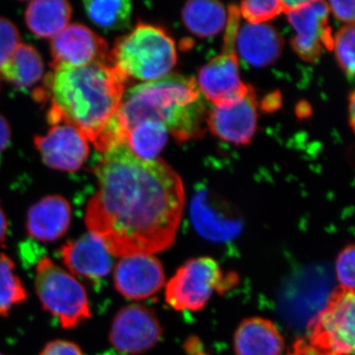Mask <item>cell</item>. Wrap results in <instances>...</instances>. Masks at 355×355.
Wrapping results in <instances>:
<instances>
[{
  "mask_svg": "<svg viewBox=\"0 0 355 355\" xmlns=\"http://www.w3.org/2000/svg\"><path fill=\"white\" fill-rule=\"evenodd\" d=\"M354 291L342 287L331 294L310 323L304 355H354Z\"/></svg>",
  "mask_w": 355,
  "mask_h": 355,
  "instance_id": "7",
  "label": "cell"
},
{
  "mask_svg": "<svg viewBox=\"0 0 355 355\" xmlns=\"http://www.w3.org/2000/svg\"><path fill=\"white\" fill-rule=\"evenodd\" d=\"M240 14L249 24H265L268 21L282 13V1L266 0V1H244L239 7Z\"/></svg>",
  "mask_w": 355,
  "mask_h": 355,
  "instance_id": "26",
  "label": "cell"
},
{
  "mask_svg": "<svg viewBox=\"0 0 355 355\" xmlns=\"http://www.w3.org/2000/svg\"><path fill=\"white\" fill-rule=\"evenodd\" d=\"M7 231H8V220L3 209L0 205V244L6 241Z\"/></svg>",
  "mask_w": 355,
  "mask_h": 355,
  "instance_id": "32",
  "label": "cell"
},
{
  "mask_svg": "<svg viewBox=\"0 0 355 355\" xmlns=\"http://www.w3.org/2000/svg\"><path fill=\"white\" fill-rule=\"evenodd\" d=\"M40 355H84L76 343L64 340H55L46 343Z\"/></svg>",
  "mask_w": 355,
  "mask_h": 355,
  "instance_id": "29",
  "label": "cell"
},
{
  "mask_svg": "<svg viewBox=\"0 0 355 355\" xmlns=\"http://www.w3.org/2000/svg\"><path fill=\"white\" fill-rule=\"evenodd\" d=\"M233 277H225L214 259H191L166 284V302L177 311L197 312L207 306L214 291L230 288Z\"/></svg>",
  "mask_w": 355,
  "mask_h": 355,
  "instance_id": "8",
  "label": "cell"
},
{
  "mask_svg": "<svg viewBox=\"0 0 355 355\" xmlns=\"http://www.w3.org/2000/svg\"><path fill=\"white\" fill-rule=\"evenodd\" d=\"M114 284L123 297L144 300L164 286V268L153 254L121 258L114 266Z\"/></svg>",
  "mask_w": 355,
  "mask_h": 355,
  "instance_id": "13",
  "label": "cell"
},
{
  "mask_svg": "<svg viewBox=\"0 0 355 355\" xmlns=\"http://www.w3.org/2000/svg\"><path fill=\"white\" fill-rule=\"evenodd\" d=\"M35 288L44 310L57 318L62 328L70 330L90 319L85 287L48 257L36 266Z\"/></svg>",
  "mask_w": 355,
  "mask_h": 355,
  "instance_id": "5",
  "label": "cell"
},
{
  "mask_svg": "<svg viewBox=\"0 0 355 355\" xmlns=\"http://www.w3.org/2000/svg\"><path fill=\"white\" fill-rule=\"evenodd\" d=\"M329 10L333 13L336 19L342 21L347 25L354 24L355 2L354 0L347 1L327 2Z\"/></svg>",
  "mask_w": 355,
  "mask_h": 355,
  "instance_id": "30",
  "label": "cell"
},
{
  "mask_svg": "<svg viewBox=\"0 0 355 355\" xmlns=\"http://www.w3.org/2000/svg\"><path fill=\"white\" fill-rule=\"evenodd\" d=\"M58 254L70 272L92 282L104 279L113 270L112 254L90 232L65 243Z\"/></svg>",
  "mask_w": 355,
  "mask_h": 355,
  "instance_id": "15",
  "label": "cell"
},
{
  "mask_svg": "<svg viewBox=\"0 0 355 355\" xmlns=\"http://www.w3.org/2000/svg\"><path fill=\"white\" fill-rule=\"evenodd\" d=\"M51 67H83L109 60L107 42L87 26L74 23L51 39Z\"/></svg>",
  "mask_w": 355,
  "mask_h": 355,
  "instance_id": "11",
  "label": "cell"
},
{
  "mask_svg": "<svg viewBox=\"0 0 355 355\" xmlns=\"http://www.w3.org/2000/svg\"><path fill=\"white\" fill-rule=\"evenodd\" d=\"M71 217V207L67 198L48 196L28 210L26 230L30 237L38 241H57L67 234Z\"/></svg>",
  "mask_w": 355,
  "mask_h": 355,
  "instance_id": "16",
  "label": "cell"
},
{
  "mask_svg": "<svg viewBox=\"0 0 355 355\" xmlns=\"http://www.w3.org/2000/svg\"><path fill=\"white\" fill-rule=\"evenodd\" d=\"M11 135L12 132H11L10 125L6 119L0 114V154L4 153L10 144Z\"/></svg>",
  "mask_w": 355,
  "mask_h": 355,
  "instance_id": "31",
  "label": "cell"
},
{
  "mask_svg": "<svg viewBox=\"0 0 355 355\" xmlns=\"http://www.w3.org/2000/svg\"><path fill=\"white\" fill-rule=\"evenodd\" d=\"M43 74V58L34 46L27 44L21 43L0 67L2 78L18 89L31 87L41 80Z\"/></svg>",
  "mask_w": 355,
  "mask_h": 355,
  "instance_id": "20",
  "label": "cell"
},
{
  "mask_svg": "<svg viewBox=\"0 0 355 355\" xmlns=\"http://www.w3.org/2000/svg\"><path fill=\"white\" fill-rule=\"evenodd\" d=\"M84 9L89 19L105 30H121L128 27L132 16V3L128 0L119 1H84Z\"/></svg>",
  "mask_w": 355,
  "mask_h": 355,
  "instance_id": "23",
  "label": "cell"
},
{
  "mask_svg": "<svg viewBox=\"0 0 355 355\" xmlns=\"http://www.w3.org/2000/svg\"><path fill=\"white\" fill-rule=\"evenodd\" d=\"M207 125L224 141L247 144L253 139L258 123L256 93L253 88L240 101L227 107H214L207 111Z\"/></svg>",
  "mask_w": 355,
  "mask_h": 355,
  "instance_id": "14",
  "label": "cell"
},
{
  "mask_svg": "<svg viewBox=\"0 0 355 355\" xmlns=\"http://www.w3.org/2000/svg\"><path fill=\"white\" fill-rule=\"evenodd\" d=\"M234 349L236 355H282L284 338L270 320L247 318L236 330Z\"/></svg>",
  "mask_w": 355,
  "mask_h": 355,
  "instance_id": "18",
  "label": "cell"
},
{
  "mask_svg": "<svg viewBox=\"0 0 355 355\" xmlns=\"http://www.w3.org/2000/svg\"><path fill=\"white\" fill-rule=\"evenodd\" d=\"M27 291L15 273V263L6 254H0V317H8L15 305L25 302Z\"/></svg>",
  "mask_w": 355,
  "mask_h": 355,
  "instance_id": "24",
  "label": "cell"
},
{
  "mask_svg": "<svg viewBox=\"0 0 355 355\" xmlns=\"http://www.w3.org/2000/svg\"><path fill=\"white\" fill-rule=\"evenodd\" d=\"M20 44L17 27L10 20L0 17V67L10 58Z\"/></svg>",
  "mask_w": 355,
  "mask_h": 355,
  "instance_id": "28",
  "label": "cell"
},
{
  "mask_svg": "<svg viewBox=\"0 0 355 355\" xmlns=\"http://www.w3.org/2000/svg\"><path fill=\"white\" fill-rule=\"evenodd\" d=\"M354 93L352 92V94L349 96V125L350 128L354 130V120H355V116H354V105H355V99H354Z\"/></svg>",
  "mask_w": 355,
  "mask_h": 355,
  "instance_id": "33",
  "label": "cell"
},
{
  "mask_svg": "<svg viewBox=\"0 0 355 355\" xmlns=\"http://www.w3.org/2000/svg\"><path fill=\"white\" fill-rule=\"evenodd\" d=\"M182 18L184 26L200 38L216 36L227 21L226 10L217 1H190L184 6Z\"/></svg>",
  "mask_w": 355,
  "mask_h": 355,
  "instance_id": "21",
  "label": "cell"
},
{
  "mask_svg": "<svg viewBox=\"0 0 355 355\" xmlns=\"http://www.w3.org/2000/svg\"><path fill=\"white\" fill-rule=\"evenodd\" d=\"M94 173L98 191L85 223L112 256L153 254L172 246L186 203L172 167L160 159L141 160L123 144L102 153Z\"/></svg>",
  "mask_w": 355,
  "mask_h": 355,
  "instance_id": "1",
  "label": "cell"
},
{
  "mask_svg": "<svg viewBox=\"0 0 355 355\" xmlns=\"http://www.w3.org/2000/svg\"><path fill=\"white\" fill-rule=\"evenodd\" d=\"M109 62L128 79L153 83L171 73L177 62L176 44L160 27L139 23L116 40Z\"/></svg>",
  "mask_w": 355,
  "mask_h": 355,
  "instance_id": "4",
  "label": "cell"
},
{
  "mask_svg": "<svg viewBox=\"0 0 355 355\" xmlns=\"http://www.w3.org/2000/svg\"><path fill=\"white\" fill-rule=\"evenodd\" d=\"M239 6L229 7L221 55L207 62L198 76V86L205 99L214 107H227L243 99L251 86L241 80L236 41L240 28Z\"/></svg>",
  "mask_w": 355,
  "mask_h": 355,
  "instance_id": "6",
  "label": "cell"
},
{
  "mask_svg": "<svg viewBox=\"0 0 355 355\" xmlns=\"http://www.w3.org/2000/svg\"><path fill=\"white\" fill-rule=\"evenodd\" d=\"M354 245L340 251L336 261V273L340 287L347 291H354Z\"/></svg>",
  "mask_w": 355,
  "mask_h": 355,
  "instance_id": "27",
  "label": "cell"
},
{
  "mask_svg": "<svg viewBox=\"0 0 355 355\" xmlns=\"http://www.w3.org/2000/svg\"><path fill=\"white\" fill-rule=\"evenodd\" d=\"M163 329L153 310L133 304L121 308L113 320L109 340L121 354L139 355L153 349Z\"/></svg>",
  "mask_w": 355,
  "mask_h": 355,
  "instance_id": "9",
  "label": "cell"
},
{
  "mask_svg": "<svg viewBox=\"0 0 355 355\" xmlns=\"http://www.w3.org/2000/svg\"><path fill=\"white\" fill-rule=\"evenodd\" d=\"M329 13L328 3L324 1H307L297 10L286 13L296 32L292 48L305 62H316L324 51L333 50Z\"/></svg>",
  "mask_w": 355,
  "mask_h": 355,
  "instance_id": "10",
  "label": "cell"
},
{
  "mask_svg": "<svg viewBox=\"0 0 355 355\" xmlns=\"http://www.w3.org/2000/svg\"><path fill=\"white\" fill-rule=\"evenodd\" d=\"M354 24L345 25L334 38L336 60L349 80L354 77Z\"/></svg>",
  "mask_w": 355,
  "mask_h": 355,
  "instance_id": "25",
  "label": "cell"
},
{
  "mask_svg": "<svg viewBox=\"0 0 355 355\" xmlns=\"http://www.w3.org/2000/svg\"><path fill=\"white\" fill-rule=\"evenodd\" d=\"M0 355H3V354H0Z\"/></svg>",
  "mask_w": 355,
  "mask_h": 355,
  "instance_id": "34",
  "label": "cell"
},
{
  "mask_svg": "<svg viewBox=\"0 0 355 355\" xmlns=\"http://www.w3.org/2000/svg\"><path fill=\"white\" fill-rule=\"evenodd\" d=\"M168 139L164 125L153 121L137 123L125 135V144L137 158L146 161L157 160Z\"/></svg>",
  "mask_w": 355,
  "mask_h": 355,
  "instance_id": "22",
  "label": "cell"
},
{
  "mask_svg": "<svg viewBox=\"0 0 355 355\" xmlns=\"http://www.w3.org/2000/svg\"><path fill=\"white\" fill-rule=\"evenodd\" d=\"M282 37L272 26L246 23L239 28L236 51L250 65L263 67L273 64L282 55Z\"/></svg>",
  "mask_w": 355,
  "mask_h": 355,
  "instance_id": "17",
  "label": "cell"
},
{
  "mask_svg": "<svg viewBox=\"0 0 355 355\" xmlns=\"http://www.w3.org/2000/svg\"><path fill=\"white\" fill-rule=\"evenodd\" d=\"M72 7L64 0H38L28 4L25 21L33 34L53 39L69 25Z\"/></svg>",
  "mask_w": 355,
  "mask_h": 355,
  "instance_id": "19",
  "label": "cell"
},
{
  "mask_svg": "<svg viewBox=\"0 0 355 355\" xmlns=\"http://www.w3.org/2000/svg\"><path fill=\"white\" fill-rule=\"evenodd\" d=\"M44 164L58 171L76 172L87 160L90 148L83 132L67 123H57L34 139Z\"/></svg>",
  "mask_w": 355,
  "mask_h": 355,
  "instance_id": "12",
  "label": "cell"
},
{
  "mask_svg": "<svg viewBox=\"0 0 355 355\" xmlns=\"http://www.w3.org/2000/svg\"><path fill=\"white\" fill-rule=\"evenodd\" d=\"M203 99L197 80L190 77L170 74L133 86L125 90L114 120L119 140L125 144L128 130L144 121L161 123L181 141L197 139L207 114Z\"/></svg>",
  "mask_w": 355,
  "mask_h": 355,
  "instance_id": "3",
  "label": "cell"
},
{
  "mask_svg": "<svg viewBox=\"0 0 355 355\" xmlns=\"http://www.w3.org/2000/svg\"><path fill=\"white\" fill-rule=\"evenodd\" d=\"M127 81L109 60L83 67H58L46 76L44 93L39 97L48 95L51 99L49 123L72 125L104 153L121 144L114 120Z\"/></svg>",
  "mask_w": 355,
  "mask_h": 355,
  "instance_id": "2",
  "label": "cell"
}]
</instances>
